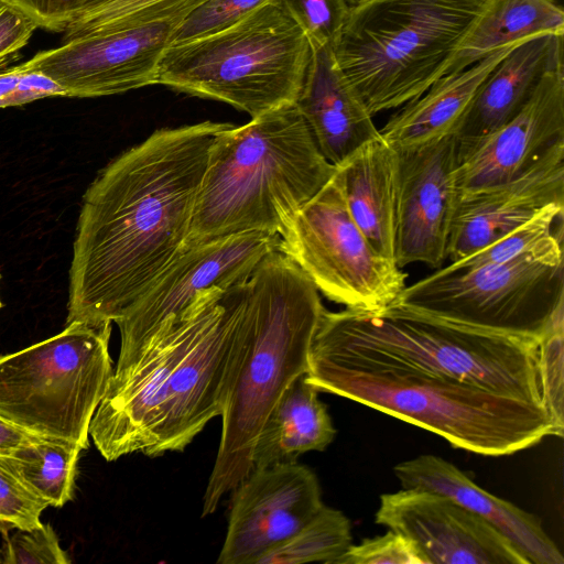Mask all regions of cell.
Listing matches in <instances>:
<instances>
[{
    "mask_svg": "<svg viewBox=\"0 0 564 564\" xmlns=\"http://www.w3.org/2000/svg\"><path fill=\"white\" fill-rule=\"evenodd\" d=\"M229 126L159 129L99 172L77 220L66 324L115 323L183 250L210 147Z\"/></svg>",
    "mask_w": 564,
    "mask_h": 564,
    "instance_id": "1",
    "label": "cell"
},
{
    "mask_svg": "<svg viewBox=\"0 0 564 564\" xmlns=\"http://www.w3.org/2000/svg\"><path fill=\"white\" fill-rule=\"evenodd\" d=\"M248 293L249 281L204 291L131 365L113 371L89 425L106 460L183 451L221 415Z\"/></svg>",
    "mask_w": 564,
    "mask_h": 564,
    "instance_id": "2",
    "label": "cell"
},
{
    "mask_svg": "<svg viewBox=\"0 0 564 564\" xmlns=\"http://www.w3.org/2000/svg\"><path fill=\"white\" fill-rule=\"evenodd\" d=\"M318 293L278 249L251 275L203 517L215 512L223 497L253 469V448L267 416L284 390L307 372L324 311Z\"/></svg>",
    "mask_w": 564,
    "mask_h": 564,
    "instance_id": "3",
    "label": "cell"
},
{
    "mask_svg": "<svg viewBox=\"0 0 564 564\" xmlns=\"http://www.w3.org/2000/svg\"><path fill=\"white\" fill-rule=\"evenodd\" d=\"M308 359L408 368L545 409L539 336L470 325L400 303L373 312L324 308Z\"/></svg>",
    "mask_w": 564,
    "mask_h": 564,
    "instance_id": "4",
    "label": "cell"
},
{
    "mask_svg": "<svg viewBox=\"0 0 564 564\" xmlns=\"http://www.w3.org/2000/svg\"><path fill=\"white\" fill-rule=\"evenodd\" d=\"M336 169L295 104L230 123L210 147L184 248L242 232L279 235Z\"/></svg>",
    "mask_w": 564,
    "mask_h": 564,
    "instance_id": "5",
    "label": "cell"
},
{
    "mask_svg": "<svg viewBox=\"0 0 564 564\" xmlns=\"http://www.w3.org/2000/svg\"><path fill=\"white\" fill-rule=\"evenodd\" d=\"M333 393L425 429L453 447L505 456L554 435L538 404L408 368L308 359L305 375Z\"/></svg>",
    "mask_w": 564,
    "mask_h": 564,
    "instance_id": "6",
    "label": "cell"
},
{
    "mask_svg": "<svg viewBox=\"0 0 564 564\" xmlns=\"http://www.w3.org/2000/svg\"><path fill=\"white\" fill-rule=\"evenodd\" d=\"M312 57V43L283 0H270L220 32L169 45L158 84L253 118L296 102Z\"/></svg>",
    "mask_w": 564,
    "mask_h": 564,
    "instance_id": "7",
    "label": "cell"
},
{
    "mask_svg": "<svg viewBox=\"0 0 564 564\" xmlns=\"http://www.w3.org/2000/svg\"><path fill=\"white\" fill-rule=\"evenodd\" d=\"M482 0H369L351 8L333 47L371 116L417 98L446 75Z\"/></svg>",
    "mask_w": 564,
    "mask_h": 564,
    "instance_id": "8",
    "label": "cell"
},
{
    "mask_svg": "<svg viewBox=\"0 0 564 564\" xmlns=\"http://www.w3.org/2000/svg\"><path fill=\"white\" fill-rule=\"evenodd\" d=\"M112 323L72 322L0 356V419L28 433L89 446V425L113 375Z\"/></svg>",
    "mask_w": 564,
    "mask_h": 564,
    "instance_id": "9",
    "label": "cell"
},
{
    "mask_svg": "<svg viewBox=\"0 0 564 564\" xmlns=\"http://www.w3.org/2000/svg\"><path fill=\"white\" fill-rule=\"evenodd\" d=\"M563 302V236H558L508 261L442 267L405 286L394 303L470 325L540 336Z\"/></svg>",
    "mask_w": 564,
    "mask_h": 564,
    "instance_id": "10",
    "label": "cell"
},
{
    "mask_svg": "<svg viewBox=\"0 0 564 564\" xmlns=\"http://www.w3.org/2000/svg\"><path fill=\"white\" fill-rule=\"evenodd\" d=\"M278 250L291 259L328 300L355 311L393 304L406 273L379 254L354 221L337 175L280 231Z\"/></svg>",
    "mask_w": 564,
    "mask_h": 564,
    "instance_id": "11",
    "label": "cell"
},
{
    "mask_svg": "<svg viewBox=\"0 0 564 564\" xmlns=\"http://www.w3.org/2000/svg\"><path fill=\"white\" fill-rule=\"evenodd\" d=\"M279 236L242 232L184 248L115 323L121 344L116 368L131 365L160 329L210 288L247 283Z\"/></svg>",
    "mask_w": 564,
    "mask_h": 564,
    "instance_id": "12",
    "label": "cell"
},
{
    "mask_svg": "<svg viewBox=\"0 0 564 564\" xmlns=\"http://www.w3.org/2000/svg\"><path fill=\"white\" fill-rule=\"evenodd\" d=\"M171 22L111 29H68L59 46L23 64L55 80L67 97H101L158 84Z\"/></svg>",
    "mask_w": 564,
    "mask_h": 564,
    "instance_id": "13",
    "label": "cell"
},
{
    "mask_svg": "<svg viewBox=\"0 0 564 564\" xmlns=\"http://www.w3.org/2000/svg\"><path fill=\"white\" fill-rule=\"evenodd\" d=\"M397 152V213L393 261L442 268L448 258L452 223L459 197L458 139L455 134Z\"/></svg>",
    "mask_w": 564,
    "mask_h": 564,
    "instance_id": "14",
    "label": "cell"
},
{
    "mask_svg": "<svg viewBox=\"0 0 564 564\" xmlns=\"http://www.w3.org/2000/svg\"><path fill=\"white\" fill-rule=\"evenodd\" d=\"M375 522L412 541L424 564H530L490 523L435 491L382 495Z\"/></svg>",
    "mask_w": 564,
    "mask_h": 564,
    "instance_id": "15",
    "label": "cell"
},
{
    "mask_svg": "<svg viewBox=\"0 0 564 564\" xmlns=\"http://www.w3.org/2000/svg\"><path fill=\"white\" fill-rule=\"evenodd\" d=\"M234 491L219 564H256L324 505L316 475L297 462L253 468Z\"/></svg>",
    "mask_w": 564,
    "mask_h": 564,
    "instance_id": "16",
    "label": "cell"
},
{
    "mask_svg": "<svg viewBox=\"0 0 564 564\" xmlns=\"http://www.w3.org/2000/svg\"><path fill=\"white\" fill-rule=\"evenodd\" d=\"M561 143H564V65L549 70L524 107L505 124L481 138L458 140L459 193L516 178Z\"/></svg>",
    "mask_w": 564,
    "mask_h": 564,
    "instance_id": "17",
    "label": "cell"
},
{
    "mask_svg": "<svg viewBox=\"0 0 564 564\" xmlns=\"http://www.w3.org/2000/svg\"><path fill=\"white\" fill-rule=\"evenodd\" d=\"M556 203L564 204V143L516 178L459 193L447 259L471 254Z\"/></svg>",
    "mask_w": 564,
    "mask_h": 564,
    "instance_id": "18",
    "label": "cell"
},
{
    "mask_svg": "<svg viewBox=\"0 0 564 564\" xmlns=\"http://www.w3.org/2000/svg\"><path fill=\"white\" fill-rule=\"evenodd\" d=\"M394 474L403 488L442 494L476 513L502 533L530 564H563L556 544L544 532L541 521L513 503L476 485L452 463L434 455L402 462Z\"/></svg>",
    "mask_w": 564,
    "mask_h": 564,
    "instance_id": "19",
    "label": "cell"
},
{
    "mask_svg": "<svg viewBox=\"0 0 564 564\" xmlns=\"http://www.w3.org/2000/svg\"><path fill=\"white\" fill-rule=\"evenodd\" d=\"M295 105L322 154L336 167L380 134L373 116L340 72L330 46L313 48Z\"/></svg>",
    "mask_w": 564,
    "mask_h": 564,
    "instance_id": "20",
    "label": "cell"
},
{
    "mask_svg": "<svg viewBox=\"0 0 564 564\" xmlns=\"http://www.w3.org/2000/svg\"><path fill=\"white\" fill-rule=\"evenodd\" d=\"M564 35L542 34L514 47L489 74L458 126V140L481 138L513 118L543 76L563 65Z\"/></svg>",
    "mask_w": 564,
    "mask_h": 564,
    "instance_id": "21",
    "label": "cell"
},
{
    "mask_svg": "<svg viewBox=\"0 0 564 564\" xmlns=\"http://www.w3.org/2000/svg\"><path fill=\"white\" fill-rule=\"evenodd\" d=\"M524 41L502 46L441 77L421 96L399 107L379 130L381 137L393 148H405L455 134L482 83Z\"/></svg>",
    "mask_w": 564,
    "mask_h": 564,
    "instance_id": "22",
    "label": "cell"
},
{
    "mask_svg": "<svg viewBox=\"0 0 564 564\" xmlns=\"http://www.w3.org/2000/svg\"><path fill=\"white\" fill-rule=\"evenodd\" d=\"M347 208L372 248L393 260L397 152L379 134L337 166Z\"/></svg>",
    "mask_w": 564,
    "mask_h": 564,
    "instance_id": "23",
    "label": "cell"
},
{
    "mask_svg": "<svg viewBox=\"0 0 564 564\" xmlns=\"http://www.w3.org/2000/svg\"><path fill=\"white\" fill-rule=\"evenodd\" d=\"M305 375L284 390L267 416L253 448V468L295 463L301 454L324 451L333 442L336 429Z\"/></svg>",
    "mask_w": 564,
    "mask_h": 564,
    "instance_id": "24",
    "label": "cell"
},
{
    "mask_svg": "<svg viewBox=\"0 0 564 564\" xmlns=\"http://www.w3.org/2000/svg\"><path fill=\"white\" fill-rule=\"evenodd\" d=\"M542 34L564 35V9L558 0H482L455 45L446 74Z\"/></svg>",
    "mask_w": 564,
    "mask_h": 564,
    "instance_id": "25",
    "label": "cell"
},
{
    "mask_svg": "<svg viewBox=\"0 0 564 564\" xmlns=\"http://www.w3.org/2000/svg\"><path fill=\"white\" fill-rule=\"evenodd\" d=\"M83 449L70 441L35 436L1 456L47 506L63 507L73 498L76 466Z\"/></svg>",
    "mask_w": 564,
    "mask_h": 564,
    "instance_id": "26",
    "label": "cell"
},
{
    "mask_svg": "<svg viewBox=\"0 0 564 564\" xmlns=\"http://www.w3.org/2000/svg\"><path fill=\"white\" fill-rule=\"evenodd\" d=\"M351 541L348 518L341 511L323 505L297 532L262 555L256 564H332Z\"/></svg>",
    "mask_w": 564,
    "mask_h": 564,
    "instance_id": "27",
    "label": "cell"
},
{
    "mask_svg": "<svg viewBox=\"0 0 564 564\" xmlns=\"http://www.w3.org/2000/svg\"><path fill=\"white\" fill-rule=\"evenodd\" d=\"M563 210L564 204L549 205L488 246L449 264L455 268H473L498 263L543 247L563 236Z\"/></svg>",
    "mask_w": 564,
    "mask_h": 564,
    "instance_id": "28",
    "label": "cell"
},
{
    "mask_svg": "<svg viewBox=\"0 0 564 564\" xmlns=\"http://www.w3.org/2000/svg\"><path fill=\"white\" fill-rule=\"evenodd\" d=\"M208 0H110L86 14L70 28L111 30L154 22L180 24Z\"/></svg>",
    "mask_w": 564,
    "mask_h": 564,
    "instance_id": "29",
    "label": "cell"
},
{
    "mask_svg": "<svg viewBox=\"0 0 564 564\" xmlns=\"http://www.w3.org/2000/svg\"><path fill=\"white\" fill-rule=\"evenodd\" d=\"M540 339V368L544 391V406L551 417L554 435L564 432V302L561 303Z\"/></svg>",
    "mask_w": 564,
    "mask_h": 564,
    "instance_id": "30",
    "label": "cell"
},
{
    "mask_svg": "<svg viewBox=\"0 0 564 564\" xmlns=\"http://www.w3.org/2000/svg\"><path fill=\"white\" fill-rule=\"evenodd\" d=\"M270 0H208L191 12L171 33L170 44L188 43L220 32Z\"/></svg>",
    "mask_w": 564,
    "mask_h": 564,
    "instance_id": "31",
    "label": "cell"
},
{
    "mask_svg": "<svg viewBox=\"0 0 564 564\" xmlns=\"http://www.w3.org/2000/svg\"><path fill=\"white\" fill-rule=\"evenodd\" d=\"M313 48L337 43L351 12L347 0H283Z\"/></svg>",
    "mask_w": 564,
    "mask_h": 564,
    "instance_id": "32",
    "label": "cell"
},
{
    "mask_svg": "<svg viewBox=\"0 0 564 564\" xmlns=\"http://www.w3.org/2000/svg\"><path fill=\"white\" fill-rule=\"evenodd\" d=\"M10 536L4 534L0 546L3 564H68L70 558L61 547L58 536L50 523L20 529Z\"/></svg>",
    "mask_w": 564,
    "mask_h": 564,
    "instance_id": "33",
    "label": "cell"
},
{
    "mask_svg": "<svg viewBox=\"0 0 564 564\" xmlns=\"http://www.w3.org/2000/svg\"><path fill=\"white\" fill-rule=\"evenodd\" d=\"M332 564H424L415 545L392 530L350 544Z\"/></svg>",
    "mask_w": 564,
    "mask_h": 564,
    "instance_id": "34",
    "label": "cell"
},
{
    "mask_svg": "<svg viewBox=\"0 0 564 564\" xmlns=\"http://www.w3.org/2000/svg\"><path fill=\"white\" fill-rule=\"evenodd\" d=\"M46 507L47 503L18 478L0 454V524L34 528L41 523L40 516Z\"/></svg>",
    "mask_w": 564,
    "mask_h": 564,
    "instance_id": "35",
    "label": "cell"
},
{
    "mask_svg": "<svg viewBox=\"0 0 564 564\" xmlns=\"http://www.w3.org/2000/svg\"><path fill=\"white\" fill-rule=\"evenodd\" d=\"M47 97L67 95L55 80L23 63L0 72V108L22 106Z\"/></svg>",
    "mask_w": 564,
    "mask_h": 564,
    "instance_id": "36",
    "label": "cell"
},
{
    "mask_svg": "<svg viewBox=\"0 0 564 564\" xmlns=\"http://www.w3.org/2000/svg\"><path fill=\"white\" fill-rule=\"evenodd\" d=\"M30 14L39 28L65 32L79 19L110 0H9Z\"/></svg>",
    "mask_w": 564,
    "mask_h": 564,
    "instance_id": "37",
    "label": "cell"
},
{
    "mask_svg": "<svg viewBox=\"0 0 564 564\" xmlns=\"http://www.w3.org/2000/svg\"><path fill=\"white\" fill-rule=\"evenodd\" d=\"M37 28L35 20L20 7L0 0V72L19 57Z\"/></svg>",
    "mask_w": 564,
    "mask_h": 564,
    "instance_id": "38",
    "label": "cell"
},
{
    "mask_svg": "<svg viewBox=\"0 0 564 564\" xmlns=\"http://www.w3.org/2000/svg\"><path fill=\"white\" fill-rule=\"evenodd\" d=\"M37 435L28 433L0 419V454H9L20 444L34 438Z\"/></svg>",
    "mask_w": 564,
    "mask_h": 564,
    "instance_id": "39",
    "label": "cell"
},
{
    "mask_svg": "<svg viewBox=\"0 0 564 564\" xmlns=\"http://www.w3.org/2000/svg\"><path fill=\"white\" fill-rule=\"evenodd\" d=\"M366 1H368V0H347V2L350 4L351 8L362 4Z\"/></svg>",
    "mask_w": 564,
    "mask_h": 564,
    "instance_id": "40",
    "label": "cell"
},
{
    "mask_svg": "<svg viewBox=\"0 0 564 564\" xmlns=\"http://www.w3.org/2000/svg\"><path fill=\"white\" fill-rule=\"evenodd\" d=\"M0 281H1V274H0ZM2 307V302H1V297H0V308Z\"/></svg>",
    "mask_w": 564,
    "mask_h": 564,
    "instance_id": "41",
    "label": "cell"
},
{
    "mask_svg": "<svg viewBox=\"0 0 564 564\" xmlns=\"http://www.w3.org/2000/svg\"><path fill=\"white\" fill-rule=\"evenodd\" d=\"M369 1V0H368ZM367 2V1H366Z\"/></svg>",
    "mask_w": 564,
    "mask_h": 564,
    "instance_id": "42",
    "label": "cell"
}]
</instances>
